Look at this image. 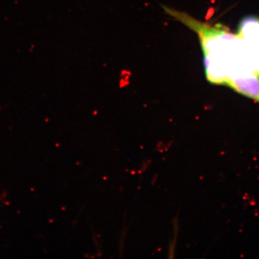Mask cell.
<instances>
[{
    "label": "cell",
    "instance_id": "obj_1",
    "mask_svg": "<svg viewBox=\"0 0 259 259\" xmlns=\"http://www.w3.org/2000/svg\"><path fill=\"white\" fill-rule=\"evenodd\" d=\"M180 22L197 34L203 54L206 79L226 86L229 78L243 72L259 74V45L234 34L221 24L200 21L184 13Z\"/></svg>",
    "mask_w": 259,
    "mask_h": 259
},
{
    "label": "cell",
    "instance_id": "obj_2",
    "mask_svg": "<svg viewBox=\"0 0 259 259\" xmlns=\"http://www.w3.org/2000/svg\"><path fill=\"white\" fill-rule=\"evenodd\" d=\"M226 86L259 103V76L254 73L243 72L232 76Z\"/></svg>",
    "mask_w": 259,
    "mask_h": 259
}]
</instances>
